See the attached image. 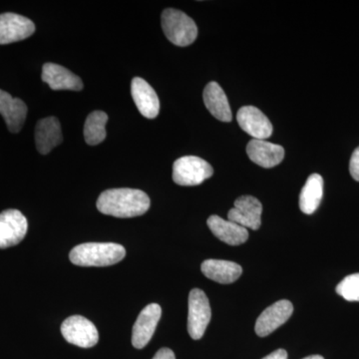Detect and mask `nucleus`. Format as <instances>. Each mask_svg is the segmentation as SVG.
<instances>
[{
  "mask_svg": "<svg viewBox=\"0 0 359 359\" xmlns=\"http://www.w3.org/2000/svg\"><path fill=\"white\" fill-rule=\"evenodd\" d=\"M131 93L137 108L144 117L154 119L159 115L160 101L157 93L143 78L135 77L132 80Z\"/></svg>",
  "mask_w": 359,
  "mask_h": 359,
  "instance_id": "obj_13",
  "label": "nucleus"
},
{
  "mask_svg": "<svg viewBox=\"0 0 359 359\" xmlns=\"http://www.w3.org/2000/svg\"><path fill=\"white\" fill-rule=\"evenodd\" d=\"M304 359H325V358H323V356H320V355H311V356H308V358H306Z\"/></svg>",
  "mask_w": 359,
  "mask_h": 359,
  "instance_id": "obj_27",
  "label": "nucleus"
},
{
  "mask_svg": "<svg viewBox=\"0 0 359 359\" xmlns=\"http://www.w3.org/2000/svg\"><path fill=\"white\" fill-rule=\"evenodd\" d=\"M62 141V131L57 118H43L37 122L35 128V143L40 154H48L52 149L60 145Z\"/></svg>",
  "mask_w": 359,
  "mask_h": 359,
  "instance_id": "obj_15",
  "label": "nucleus"
},
{
  "mask_svg": "<svg viewBox=\"0 0 359 359\" xmlns=\"http://www.w3.org/2000/svg\"><path fill=\"white\" fill-rule=\"evenodd\" d=\"M209 299L202 290L194 289L189 295L188 332L193 339H202L211 320Z\"/></svg>",
  "mask_w": 359,
  "mask_h": 359,
  "instance_id": "obj_5",
  "label": "nucleus"
},
{
  "mask_svg": "<svg viewBox=\"0 0 359 359\" xmlns=\"http://www.w3.org/2000/svg\"><path fill=\"white\" fill-rule=\"evenodd\" d=\"M201 269L208 278L223 285L236 282L243 273L240 264L223 259H207Z\"/></svg>",
  "mask_w": 359,
  "mask_h": 359,
  "instance_id": "obj_20",
  "label": "nucleus"
},
{
  "mask_svg": "<svg viewBox=\"0 0 359 359\" xmlns=\"http://www.w3.org/2000/svg\"><path fill=\"white\" fill-rule=\"evenodd\" d=\"M247 153L252 162L264 168L276 167L285 157V150L282 146L256 139L248 144Z\"/></svg>",
  "mask_w": 359,
  "mask_h": 359,
  "instance_id": "obj_17",
  "label": "nucleus"
},
{
  "mask_svg": "<svg viewBox=\"0 0 359 359\" xmlns=\"http://www.w3.org/2000/svg\"><path fill=\"white\" fill-rule=\"evenodd\" d=\"M294 313V306L292 302L283 299L276 302L273 306H269L262 313L256 323L257 334L259 337H268L278 327H282L290 316Z\"/></svg>",
  "mask_w": 359,
  "mask_h": 359,
  "instance_id": "obj_12",
  "label": "nucleus"
},
{
  "mask_svg": "<svg viewBox=\"0 0 359 359\" xmlns=\"http://www.w3.org/2000/svg\"><path fill=\"white\" fill-rule=\"evenodd\" d=\"M42 81L48 84L52 90H72L81 91L83 89V82L79 76L71 72L63 66L55 63H45L42 67Z\"/></svg>",
  "mask_w": 359,
  "mask_h": 359,
  "instance_id": "obj_14",
  "label": "nucleus"
},
{
  "mask_svg": "<svg viewBox=\"0 0 359 359\" xmlns=\"http://www.w3.org/2000/svg\"><path fill=\"white\" fill-rule=\"evenodd\" d=\"M27 219L18 210H6L0 214V249L20 244L27 233Z\"/></svg>",
  "mask_w": 359,
  "mask_h": 359,
  "instance_id": "obj_7",
  "label": "nucleus"
},
{
  "mask_svg": "<svg viewBox=\"0 0 359 359\" xmlns=\"http://www.w3.org/2000/svg\"><path fill=\"white\" fill-rule=\"evenodd\" d=\"M35 25L29 18L20 14H0V44H11L32 36Z\"/></svg>",
  "mask_w": 359,
  "mask_h": 359,
  "instance_id": "obj_9",
  "label": "nucleus"
},
{
  "mask_svg": "<svg viewBox=\"0 0 359 359\" xmlns=\"http://www.w3.org/2000/svg\"><path fill=\"white\" fill-rule=\"evenodd\" d=\"M204 102L207 109L216 119L231 122L233 119L230 104L224 90L217 82H210L204 90Z\"/></svg>",
  "mask_w": 359,
  "mask_h": 359,
  "instance_id": "obj_19",
  "label": "nucleus"
},
{
  "mask_svg": "<svg viewBox=\"0 0 359 359\" xmlns=\"http://www.w3.org/2000/svg\"><path fill=\"white\" fill-rule=\"evenodd\" d=\"M0 114L11 133H18L25 125L27 106L21 99L13 98L11 94L0 90Z\"/></svg>",
  "mask_w": 359,
  "mask_h": 359,
  "instance_id": "obj_16",
  "label": "nucleus"
},
{
  "mask_svg": "<svg viewBox=\"0 0 359 359\" xmlns=\"http://www.w3.org/2000/svg\"><path fill=\"white\" fill-rule=\"evenodd\" d=\"M323 195V177L318 174L311 175L299 196V208L302 212L306 215L313 214L320 207Z\"/></svg>",
  "mask_w": 359,
  "mask_h": 359,
  "instance_id": "obj_21",
  "label": "nucleus"
},
{
  "mask_svg": "<svg viewBox=\"0 0 359 359\" xmlns=\"http://www.w3.org/2000/svg\"><path fill=\"white\" fill-rule=\"evenodd\" d=\"M214 170L211 165L196 156H185L175 161L173 180L177 185L198 186L205 180L211 178Z\"/></svg>",
  "mask_w": 359,
  "mask_h": 359,
  "instance_id": "obj_4",
  "label": "nucleus"
},
{
  "mask_svg": "<svg viewBox=\"0 0 359 359\" xmlns=\"http://www.w3.org/2000/svg\"><path fill=\"white\" fill-rule=\"evenodd\" d=\"M262 212L263 205L257 198L243 196L236 200L235 207L229 212L228 219L245 229L257 231L262 224Z\"/></svg>",
  "mask_w": 359,
  "mask_h": 359,
  "instance_id": "obj_8",
  "label": "nucleus"
},
{
  "mask_svg": "<svg viewBox=\"0 0 359 359\" xmlns=\"http://www.w3.org/2000/svg\"><path fill=\"white\" fill-rule=\"evenodd\" d=\"M153 359H176V356H175L173 351L164 347V348H161L160 351H157Z\"/></svg>",
  "mask_w": 359,
  "mask_h": 359,
  "instance_id": "obj_25",
  "label": "nucleus"
},
{
  "mask_svg": "<svg viewBox=\"0 0 359 359\" xmlns=\"http://www.w3.org/2000/svg\"><path fill=\"white\" fill-rule=\"evenodd\" d=\"M337 292L348 302H359V273L347 276L337 285Z\"/></svg>",
  "mask_w": 359,
  "mask_h": 359,
  "instance_id": "obj_23",
  "label": "nucleus"
},
{
  "mask_svg": "<svg viewBox=\"0 0 359 359\" xmlns=\"http://www.w3.org/2000/svg\"><path fill=\"white\" fill-rule=\"evenodd\" d=\"M61 334L66 341L82 348L95 346L99 340L95 325L81 316L66 318L61 325Z\"/></svg>",
  "mask_w": 359,
  "mask_h": 359,
  "instance_id": "obj_6",
  "label": "nucleus"
},
{
  "mask_svg": "<svg viewBox=\"0 0 359 359\" xmlns=\"http://www.w3.org/2000/svg\"><path fill=\"white\" fill-rule=\"evenodd\" d=\"M208 226L212 233L222 242L230 245H238L244 244L249 238L248 229L233 222L226 221L221 217H210L207 221Z\"/></svg>",
  "mask_w": 359,
  "mask_h": 359,
  "instance_id": "obj_18",
  "label": "nucleus"
},
{
  "mask_svg": "<svg viewBox=\"0 0 359 359\" xmlns=\"http://www.w3.org/2000/svg\"><path fill=\"white\" fill-rule=\"evenodd\" d=\"M107 121L108 115L103 111L90 113L84 125V138L88 145H98L105 140Z\"/></svg>",
  "mask_w": 359,
  "mask_h": 359,
  "instance_id": "obj_22",
  "label": "nucleus"
},
{
  "mask_svg": "<svg viewBox=\"0 0 359 359\" xmlns=\"http://www.w3.org/2000/svg\"><path fill=\"white\" fill-rule=\"evenodd\" d=\"M151 202L147 194L137 189H110L99 196V212L116 218H133L148 211Z\"/></svg>",
  "mask_w": 359,
  "mask_h": 359,
  "instance_id": "obj_1",
  "label": "nucleus"
},
{
  "mask_svg": "<svg viewBox=\"0 0 359 359\" xmlns=\"http://www.w3.org/2000/svg\"><path fill=\"white\" fill-rule=\"evenodd\" d=\"M162 309L159 304H151L143 309L137 318L132 332V344L135 348H144L154 334L159 323Z\"/></svg>",
  "mask_w": 359,
  "mask_h": 359,
  "instance_id": "obj_10",
  "label": "nucleus"
},
{
  "mask_svg": "<svg viewBox=\"0 0 359 359\" xmlns=\"http://www.w3.org/2000/svg\"><path fill=\"white\" fill-rule=\"evenodd\" d=\"M349 171H351L353 178L359 182V147L355 149L353 156H351Z\"/></svg>",
  "mask_w": 359,
  "mask_h": 359,
  "instance_id": "obj_24",
  "label": "nucleus"
},
{
  "mask_svg": "<svg viewBox=\"0 0 359 359\" xmlns=\"http://www.w3.org/2000/svg\"><path fill=\"white\" fill-rule=\"evenodd\" d=\"M126 250L114 243H85L71 250V263L79 266H108L121 262Z\"/></svg>",
  "mask_w": 359,
  "mask_h": 359,
  "instance_id": "obj_2",
  "label": "nucleus"
},
{
  "mask_svg": "<svg viewBox=\"0 0 359 359\" xmlns=\"http://www.w3.org/2000/svg\"><path fill=\"white\" fill-rule=\"evenodd\" d=\"M162 27L167 39L177 46H189L198 36L195 21L177 9L168 8L163 11Z\"/></svg>",
  "mask_w": 359,
  "mask_h": 359,
  "instance_id": "obj_3",
  "label": "nucleus"
},
{
  "mask_svg": "<svg viewBox=\"0 0 359 359\" xmlns=\"http://www.w3.org/2000/svg\"><path fill=\"white\" fill-rule=\"evenodd\" d=\"M237 120L241 128L256 140H264L273 135V125L261 110L244 106L238 110Z\"/></svg>",
  "mask_w": 359,
  "mask_h": 359,
  "instance_id": "obj_11",
  "label": "nucleus"
},
{
  "mask_svg": "<svg viewBox=\"0 0 359 359\" xmlns=\"http://www.w3.org/2000/svg\"><path fill=\"white\" fill-rule=\"evenodd\" d=\"M263 359H287V353L285 349H278Z\"/></svg>",
  "mask_w": 359,
  "mask_h": 359,
  "instance_id": "obj_26",
  "label": "nucleus"
}]
</instances>
